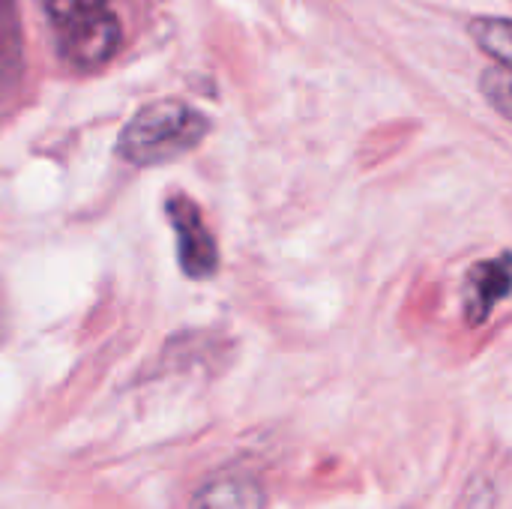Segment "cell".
Masks as SVG:
<instances>
[{"label": "cell", "mask_w": 512, "mask_h": 509, "mask_svg": "<svg viewBox=\"0 0 512 509\" xmlns=\"http://www.w3.org/2000/svg\"><path fill=\"white\" fill-rule=\"evenodd\" d=\"M210 132V120L180 102V99H156L135 111V117L123 126L117 153L138 168H156L177 162L192 153Z\"/></svg>", "instance_id": "6da1fadb"}, {"label": "cell", "mask_w": 512, "mask_h": 509, "mask_svg": "<svg viewBox=\"0 0 512 509\" xmlns=\"http://www.w3.org/2000/svg\"><path fill=\"white\" fill-rule=\"evenodd\" d=\"M165 216H168L174 240H177L180 270L195 282L213 279L219 273V246L201 216V207L189 195L174 192L165 201Z\"/></svg>", "instance_id": "7a4b0ae2"}, {"label": "cell", "mask_w": 512, "mask_h": 509, "mask_svg": "<svg viewBox=\"0 0 512 509\" xmlns=\"http://www.w3.org/2000/svg\"><path fill=\"white\" fill-rule=\"evenodd\" d=\"M54 39H57L60 57L72 69L93 72V69L105 66L117 54V48L123 42V27H120L117 15L111 12V15H105V18H99L93 24H84V27L69 30V33L54 36Z\"/></svg>", "instance_id": "3957f363"}, {"label": "cell", "mask_w": 512, "mask_h": 509, "mask_svg": "<svg viewBox=\"0 0 512 509\" xmlns=\"http://www.w3.org/2000/svg\"><path fill=\"white\" fill-rule=\"evenodd\" d=\"M512 297V252L480 261L468 270L465 279V321L480 327L498 303Z\"/></svg>", "instance_id": "277c9868"}, {"label": "cell", "mask_w": 512, "mask_h": 509, "mask_svg": "<svg viewBox=\"0 0 512 509\" xmlns=\"http://www.w3.org/2000/svg\"><path fill=\"white\" fill-rule=\"evenodd\" d=\"M267 507V492L264 486L249 477V474H222L210 483H204L189 509H264Z\"/></svg>", "instance_id": "5b68a950"}, {"label": "cell", "mask_w": 512, "mask_h": 509, "mask_svg": "<svg viewBox=\"0 0 512 509\" xmlns=\"http://www.w3.org/2000/svg\"><path fill=\"white\" fill-rule=\"evenodd\" d=\"M24 72V30L15 0H0V90H12Z\"/></svg>", "instance_id": "8992f818"}, {"label": "cell", "mask_w": 512, "mask_h": 509, "mask_svg": "<svg viewBox=\"0 0 512 509\" xmlns=\"http://www.w3.org/2000/svg\"><path fill=\"white\" fill-rule=\"evenodd\" d=\"M111 0H39L45 18L54 27V36H63L69 30H78L84 24H93L105 15H111Z\"/></svg>", "instance_id": "52a82bcc"}, {"label": "cell", "mask_w": 512, "mask_h": 509, "mask_svg": "<svg viewBox=\"0 0 512 509\" xmlns=\"http://www.w3.org/2000/svg\"><path fill=\"white\" fill-rule=\"evenodd\" d=\"M471 39L504 69H512V18L498 15H477L468 21Z\"/></svg>", "instance_id": "ba28073f"}, {"label": "cell", "mask_w": 512, "mask_h": 509, "mask_svg": "<svg viewBox=\"0 0 512 509\" xmlns=\"http://www.w3.org/2000/svg\"><path fill=\"white\" fill-rule=\"evenodd\" d=\"M480 90L489 99V105L512 123V69H504V66L486 69L480 78Z\"/></svg>", "instance_id": "9c48e42d"}]
</instances>
